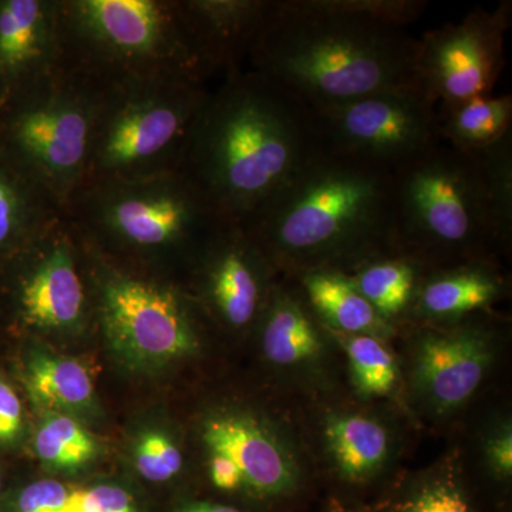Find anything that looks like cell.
Masks as SVG:
<instances>
[{"label":"cell","mask_w":512,"mask_h":512,"mask_svg":"<svg viewBox=\"0 0 512 512\" xmlns=\"http://www.w3.org/2000/svg\"><path fill=\"white\" fill-rule=\"evenodd\" d=\"M322 148L312 109L245 67L211 87L181 171L224 220L244 224Z\"/></svg>","instance_id":"1"},{"label":"cell","mask_w":512,"mask_h":512,"mask_svg":"<svg viewBox=\"0 0 512 512\" xmlns=\"http://www.w3.org/2000/svg\"><path fill=\"white\" fill-rule=\"evenodd\" d=\"M416 37L367 16L356 0H271L248 59L309 109L420 87Z\"/></svg>","instance_id":"2"},{"label":"cell","mask_w":512,"mask_h":512,"mask_svg":"<svg viewBox=\"0 0 512 512\" xmlns=\"http://www.w3.org/2000/svg\"><path fill=\"white\" fill-rule=\"evenodd\" d=\"M249 235L276 271H352L396 252L392 171L323 147L248 221Z\"/></svg>","instance_id":"3"},{"label":"cell","mask_w":512,"mask_h":512,"mask_svg":"<svg viewBox=\"0 0 512 512\" xmlns=\"http://www.w3.org/2000/svg\"><path fill=\"white\" fill-rule=\"evenodd\" d=\"M59 16L63 63L103 86L215 77L183 0H59Z\"/></svg>","instance_id":"4"},{"label":"cell","mask_w":512,"mask_h":512,"mask_svg":"<svg viewBox=\"0 0 512 512\" xmlns=\"http://www.w3.org/2000/svg\"><path fill=\"white\" fill-rule=\"evenodd\" d=\"M392 239L397 254L426 269L503 251L476 153L440 141L392 171Z\"/></svg>","instance_id":"5"},{"label":"cell","mask_w":512,"mask_h":512,"mask_svg":"<svg viewBox=\"0 0 512 512\" xmlns=\"http://www.w3.org/2000/svg\"><path fill=\"white\" fill-rule=\"evenodd\" d=\"M64 217L94 254L123 259L190 261L224 218L184 171L86 185Z\"/></svg>","instance_id":"6"},{"label":"cell","mask_w":512,"mask_h":512,"mask_svg":"<svg viewBox=\"0 0 512 512\" xmlns=\"http://www.w3.org/2000/svg\"><path fill=\"white\" fill-rule=\"evenodd\" d=\"M104 89L63 63L0 106V153L63 208L89 177Z\"/></svg>","instance_id":"7"},{"label":"cell","mask_w":512,"mask_h":512,"mask_svg":"<svg viewBox=\"0 0 512 512\" xmlns=\"http://www.w3.org/2000/svg\"><path fill=\"white\" fill-rule=\"evenodd\" d=\"M210 90L181 80L107 86L84 187L180 171Z\"/></svg>","instance_id":"8"},{"label":"cell","mask_w":512,"mask_h":512,"mask_svg":"<svg viewBox=\"0 0 512 512\" xmlns=\"http://www.w3.org/2000/svg\"><path fill=\"white\" fill-rule=\"evenodd\" d=\"M93 255L101 268L96 276L97 316L107 342L123 359L136 366H163L197 348L187 292Z\"/></svg>","instance_id":"9"},{"label":"cell","mask_w":512,"mask_h":512,"mask_svg":"<svg viewBox=\"0 0 512 512\" xmlns=\"http://www.w3.org/2000/svg\"><path fill=\"white\" fill-rule=\"evenodd\" d=\"M322 146L393 171L441 141L437 103L420 87L312 110Z\"/></svg>","instance_id":"10"},{"label":"cell","mask_w":512,"mask_h":512,"mask_svg":"<svg viewBox=\"0 0 512 512\" xmlns=\"http://www.w3.org/2000/svg\"><path fill=\"white\" fill-rule=\"evenodd\" d=\"M512 25V3L493 10H471L417 39L416 70L421 89L437 104L458 103L493 94L505 66V39Z\"/></svg>","instance_id":"11"},{"label":"cell","mask_w":512,"mask_h":512,"mask_svg":"<svg viewBox=\"0 0 512 512\" xmlns=\"http://www.w3.org/2000/svg\"><path fill=\"white\" fill-rule=\"evenodd\" d=\"M190 262L202 303L225 325L245 329L261 318L278 271L244 224L222 220Z\"/></svg>","instance_id":"12"},{"label":"cell","mask_w":512,"mask_h":512,"mask_svg":"<svg viewBox=\"0 0 512 512\" xmlns=\"http://www.w3.org/2000/svg\"><path fill=\"white\" fill-rule=\"evenodd\" d=\"M84 248L66 217L18 259V309L23 323L46 332H70L84 322L89 308Z\"/></svg>","instance_id":"13"},{"label":"cell","mask_w":512,"mask_h":512,"mask_svg":"<svg viewBox=\"0 0 512 512\" xmlns=\"http://www.w3.org/2000/svg\"><path fill=\"white\" fill-rule=\"evenodd\" d=\"M413 386L437 413L453 412L476 393L491 363L493 340L478 323L423 329L417 335Z\"/></svg>","instance_id":"14"},{"label":"cell","mask_w":512,"mask_h":512,"mask_svg":"<svg viewBox=\"0 0 512 512\" xmlns=\"http://www.w3.org/2000/svg\"><path fill=\"white\" fill-rule=\"evenodd\" d=\"M62 64L59 0H0V106Z\"/></svg>","instance_id":"15"},{"label":"cell","mask_w":512,"mask_h":512,"mask_svg":"<svg viewBox=\"0 0 512 512\" xmlns=\"http://www.w3.org/2000/svg\"><path fill=\"white\" fill-rule=\"evenodd\" d=\"M202 440L210 453L231 460L244 487L256 494H282L298 480V467L289 448L268 426L247 414L211 417L204 424Z\"/></svg>","instance_id":"16"},{"label":"cell","mask_w":512,"mask_h":512,"mask_svg":"<svg viewBox=\"0 0 512 512\" xmlns=\"http://www.w3.org/2000/svg\"><path fill=\"white\" fill-rule=\"evenodd\" d=\"M215 77L244 70L271 0H183Z\"/></svg>","instance_id":"17"},{"label":"cell","mask_w":512,"mask_h":512,"mask_svg":"<svg viewBox=\"0 0 512 512\" xmlns=\"http://www.w3.org/2000/svg\"><path fill=\"white\" fill-rule=\"evenodd\" d=\"M504 292L491 259L426 269L410 313L427 322H457L485 311Z\"/></svg>","instance_id":"18"},{"label":"cell","mask_w":512,"mask_h":512,"mask_svg":"<svg viewBox=\"0 0 512 512\" xmlns=\"http://www.w3.org/2000/svg\"><path fill=\"white\" fill-rule=\"evenodd\" d=\"M63 220V205L0 153V259H18Z\"/></svg>","instance_id":"19"},{"label":"cell","mask_w":512,"mask_h":512,"mask_svg":"<svg viewBox=\"0 0 512 512\" xmlns=\"http://www.w3.org/2000/svg\"><path fill=\"white\" fill-rule=\"evenodd\" d=\"M259 320L262 348L269 362L296 367L318 359L323 348L322 323L296 281L295 285H274Z\"/></svg>","instance_id":"20"},{"label":"cell","mask_w":512,"mask_h":512,"mask_svg":"<svg viewBox=\"0 0 512 512\" xmlns=\"http://www.w3.org/2000/svg\"><path fill=\"white\" fill-rule=\"evenodd\" d=\"M295 279L303 298L325 328L346 335L384 338L392 326L357 291L350 276L338 269H313Z\"/></svg>","instance_id":"21"},{"label":"cell","mask_w":512,"mask_h":512,"mask_svg":"<svg viewBox=\"0 0 512 512\" xmlns=\"http://www.w3.org/2000/svg\"><path fill=\"white\" fill-rule=\"evenodd\" d=\"M325 441L333 464L352 481L369 480L382 470L390 454L386 427L373 417L338 413L325 424Z\"/></svg>","instance_id":"22"},{"label":"cell","mask_w":512,"mask_h":512,"mask_svg":"<svg viewBox=\"0 0 512 512\" xmlns=\"http://www.w3.org/2000/svg\"><path fill=\"white\" fill-rule=\"evenodd\" d=\"M441 141L457 150L474 153L510 136L512 97H474L458 103L437 104Z\"/></svg>","instance_id":"23"},{"label":"cell","mask_w":512,"mask_h":512,"mask_svg":"<svg viewBox=\"0 0 512 512\" xmlns=\"http://www.w3.org/2000/svg\"><path fill=\"white\" fill-rule=\"evenodd\" d=\"M424 272L426 268L412 259L389 252L367 259L348 275L357 291L392 325L393 320L412 312Z\"/></svg>","instance_id":"24"},{"label":"cell","mask_w":512,"mask_h":512,"mask_svg":"<svg viewBox=\"0 0 512 512\" xmlns=\"http://www.w3.org/2000/svg\"><path fill=\"white\" fill-rule=\"evenodd\" d=\"M25 377L30 397L46 412H83L93 404L90 370L72 357L36 355L29 362Z\"/></svg>","instance_id":"25"},{"label":"cell","mask_w":512,"mask_h":512,"mask_svg":"<svg viewBox=\"0 0 512 512\" xmlns=\"http://www.w3.org/2000/svg\"><path fill=\"white\" fill-rule=\"evenodd\" d=\"M35 451L50 470L73 471L99 453L96 437L69 414L49 413L35 436Z\"/></svg>","instance_id":"26"},{"label":"cell","mask_w":512,"mask_h":512,"mask_svg":"<svg viewBox=\"0 0 512 512\" xmlns=\"http://www.w3.org/2000/svg\"><path fill=\"white\" fill-rule=\"evenodd\" d=\"M329 330L348 355L350 373L357 392L363 396H384L397 382L396 360L382 339L369 335H346Z\"/></svg>","instance_id":"27"},{"label":"cell","mask_w":512,"mask_h":512,"mask_svg":"<svg viewBox=\"0 0 512 512\" xmlns=\"http://www.w3.org/2000/svg\"><path fill=\"white\" fill-rule=\"evenodd\" d=\"M474 153L483 164L498 238L505 252L512 238V136Z\"/></svg>","instance_id":"28"},{"label":"cell","mask_w":512,"mask_h":512,"mask_svg":"<svg viewBox=\"0 0 512 512\" xmlns=\"http://www.w3.org/2000/svg\"><path fill=\"white\" fill-rule=\"evenodd\" d=\"M134 464L138 473L148 481L170 480L180 473L183 467V456L180 448L163 433L150 431L138 441Z\"/></svg>","instance_id":"29"},{"label":"cell","mask_w":512,"mask_h":512,"mask_svg":"<svg viewBox=\"0 0 512 512\" xmlns=\"http://www.w3.org/2000/svg\"><path fill=\"white\" fill-rule=\"evenodd\" d=\"M400 512H471L460 488L448 480L421 485Z\"/></svg>","instance_id":"30"},{"label":"cell","mask_w":512,"mask_h":512,"mask_svg":"<svg viewBox=\"0 0 512 512\" xmlns=\"http://www.w3.org/2000/svg\"><path fill=\"white\" fill-rule=\"evenodd\" d=\"M62 512H137L133 497L116 485L74 488Z\"/></svg>","instance_id":"31"},{"label":"cell","mask_w":512,"mask_h":512,"mask_svg":"<svg viewBox=\"0 0 512 512\" xmlns=\"http://www.w3.org/2000/svg\"><path fill=\"white\" fill-rule=\"evenodd\" d=\"M74 487L56 480H42L23 488L15 512H62Z\"/></svg>","instance_id":"32"},{"label":"cell","mask_w":512,"mask_h":512,"mask_svg":"<svg viewBox=\"0 0 512 512\" xmlns=\"http://www.w3.org/2000/svg\"><path fill=\"white\" fill-rule=\"evenodd\" d=\"M23 427V410L18 393L0 379V444L18 440Z\"/></svg>","instance_id":"33"},{"label":"cell","mask_w":512,"mask_h":512,"mask_svg":"<svg viewBox=\"0 0 512 512\" xmlns=\"http://www.w3.org/2000/svg\"><path fill=\"white\" fill-rule=\"evenodd\" d=\"M487 456L498 474L510 477L512 473V434L511 427H504L490 440Z\"/></svg>","instance_id":"34"},{"label":"cell","mask_w":512,"mask_h":512,"mask_svg":"<svg viewBox=\"0 0 512 512\" xmlns=\"http://www.w3.org/2000/svg\"><path fill=\"white\" fill-rule=\"evenodd\" d=\"M210 474L212 483L220 490L234 491L244 487V480L238 468L221 454L211 453Z\"/></svg>","instance_id":"35"},{"label":"cell","mask_w":512,"mask_h":512,"mask_svg":"<svg viewBox=\"0 0 512 512\" xmlns=\"http://www.w3.org/2000/svg\"><path fill=\"white\" fill-rule=\"evenodd\" d=\"M183 512H241L227 505L218 504H194L185 508Z\"/></svg>","instance_id":"36"},{"label":"cell","mask_w":512,"mask_h":512,"mask_svg":"<svg viewBox=\"0 0 512 512\" xmlns=\"http://www.w3.org/2000/svg\"><path fill=\"white\" fill-rule=\"evenodd\" d=\"M0 490H2V474H0Z\"/></svg>","instance_id":"37"}]
</instances>
